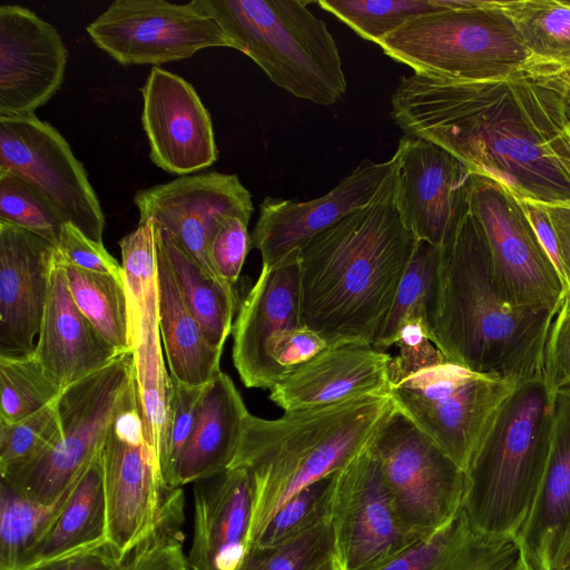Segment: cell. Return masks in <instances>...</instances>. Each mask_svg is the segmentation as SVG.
Here are the masks:
<instances>
[{
    "label": "cell",
    "instance_id": "d6a6232c",
    "mask_svg": "<svg viewBox=\"0 0 570 570\" xmlns=\"http://www.w3.org/2000/svg\"><path fill=\"white\" fill-rule=\"evenodd\" d=\"M58 262L65 269L69 291L81 313L120 354L132 353L134 335L125 275L97 273Z\"/></svg>",
    "mask_w": 570,
    "mask_h": 570
},
{
    "label": "cell",
    "instance_id": "484cf974",
    "mask_svg": "<svg viewBox=\"0 0 570 570\" xmlns=\"http://www.w3.org/2000/svg\"><path fill=\"white\" fill-rule=\"evenodd\" d=\"M33 353L63 389L121 355L78 308L57 258Z\"/></svg>",
    "mask_w": 570,
    "mask_h": 570
},
{
    "label": "cell",
    "instance_id": "816d5d0a",
    "mask_svg": "<svg viewBox=\"0 0 570 570\" xmlns=\"http://www.w3.org/2000/svg\"><path fill=\"white\" fill-rule=\"evenodd\" d=\"M124 562L105 543L17 570H122Z\"/></svg>",
    "mask_w": 570,
    "mask_h": 570
},
{
    "label": "cell",
    "instance_id": "7bdbcfd3",
    "mask_svg": "<svg viewBox=\"0 0 570 570\" xmlns=\"http://www.w3.org/2000/svg\"><path fill=\"white\" fill-rule=\"evenodd\" d=\"M59 435L56 401L18 422L0 424V471L33 459Z\"/></svg>",
    "mask_w": 570,
    "mask_h": 570
},
{
    "label": "cell",
    "instance_id": "f907efd6",
    "mask_svg": "<svg viewBox=\"0 0 570 570\" xmlns=\"http://www.w3.org/2000/svg\"><path fill=\"white\" fill-rule=\"evenodd\" d=\"M328 346L326 340L312 328L299 325L278 335L269 345L274 365L284 374L304 364Z\"/></svg>",
    "mask_w": 570,
    "mask_h": 570
},
{
    "label": "cell",
    "instance_id": "603a6c76",
    "mask_svg": "<svg viewBox=\"0 0 570 570\" xmlns=\"http://www.w3.org/2000/svg\"><path fill=\"white\" fill-rule=\"evenodd\" d=\"M56 245L0 220V355L35 352Z\"/></svg>",
    "mask_w": 570,
    "mask_h": 570
},
{
    "label": "cell",
    "instance_id": "7402d4cb",
    "mask_svg": "<svg viewBox=\"0 0 570 570\" xmlns=\"http://www.w3.org/2000/svg\"><path fill=\"white\" fill-rule=\"evenodd\" d=\"M299 253L262 266L233 324V363L246 387L271 390L283 375L268 350L278 335L302 325Z\"/></svg>",
    "mask_w": 570,
    "mask_h": 570
},
{
    "label": "cell",
    "instance_id": "c3c4849f",
    "mask_svg": "<svg viewBox=\"0 0 570 570\" xmlns=\"http://www.w3.org/2000/svg\"><path fill=\"white\" fill-rule=\"evenodd\" d=\"M248 220L229 217L217 229L209 243V259L217 276L235 287L252 246Z\"/></svg>",
    "mask_w": 570,
    "mask_h": 570
},
{
    "label": "cell",
    "instance_id": "7c38bea8",
    "mask_svg": "<svg viewBox=\"0 0 570 570\" xmlns=\"http://www.w3.org/2000/svg\"><path fill=\"white\" fill-rule=\"evenodd\" d=\"M119 246L134 335V382L145 438L161 472L171 425L174 383L164 360L159 330L154 223H139L119 240Z\"/></svg>",
    "mask_w": 570,
    "mask_h": 570
},
{
    "label": "cell",
    "instance_id": "277c9868",
    "mask_svg": "<svg viewBox=\"0 0 570 570\" xmlns=\"http://www.w3.org/2000/svg\"><path fill=\"white\" fill-rule=\"evenodd\" d=\"M394 410L390 395L380 394L284 411L273 420L248 413L229 468H245L253 481L249 549L294 494L368 449Z\"/></svg>",
    "mask_w": 570,
    "mask_h": 570
},
{
    "label": "cell",
    "instance_id": "60d3db41",
    "mask_svg": "<svg viewBox=\"0 0 570 570\" xmlns=\"http://www.w3.org/2000/svg\"><path fill=\"white\" fill-rule=\"evenodd\" d=\"M334 557L330 521L268 548H250L239 570H316Z\"/></svg>",
    "mask_w": 570,
    "mask_h": 570
},
{
    "label": "cell",
    "instance_id": "1f68e13d",
    "mask_svg": "<svg viewBox=\"0 0 570 570\" xmlns=\"http://www.w3.org/2000/svg\"><path fill=\"white\" fill-rule=\"evenodd\" d=\"M155 239L167 255L185 301L206 338L214 347L223 351L234 324L237 303L235 287L209 276L180 246L156 227Z\"/></svg>",
    "mask_w": 570,
    "mask_h": 570
},
{
    "label": "cell",
    "instance_id": "4fadbf2b",
    "mask_svg": "<svg viewBox=\"0 0 570 570\" xmlns=\"http://www.w3.org/2000/svg\"><path fill=\"white\" fill-rule=\"evenodd\" d=\"M95 45L120 65L179 61L232 43L198 0H116L86 28Z\"/></svg>",
    "mask_w": 570,
    "mask_h": 570
},
{
    "label": "cell",
    "instance_id": "681fc988",
    "mask_svg": "<svg viewBox=\"0 0 570 570\" xmlns=\"http://www.w3.org/2000/svg\"><path fill=\"white\" fill-rule=\"evenodd\" d=\"M56 248L57 259L65 264L97 273L124 275L121 264L102 243L90 239L70 223L63 224Z\"/></svg>",
    "mask_w": 570,
    "mask_h": 570
},
{
    "label": "cell",
    "instance_id": "f1b7e54d",
    "mask_svg": "<svg viewBox=\"0 0 570 570\" xmlns=\"http://www.w3.org/2000/svg\"><path fill=\"white\" fill-rule=\"evenodd\" d=\"M157 249V303L163 348L173 380L204 386L220 372L223 351L206 338L164 249Z\"/></svg>",
    "mask_w": 570,
    "mask_h": 570
},
{
    "label": "cell",
    "instance_id": "6da1fadb",
    "mask_svg": "<svg viewBox=\"0 0 570 570\" xmlns=\"http://www.w3.org/2000/svg\"><path fill=\"white\" fill-rule=\"evenodd\" d=\"M391 117L517 198L570 204V83L563 73L450 81L401 76Z\"/></svg>",
    "mask_w": 570,
    "mask_h": 570
},
{
    "label": "cell",
    "instance_id": "30bf717a",
    "mask_svg": "<svg viewBox=\"0 0 570 570\" xmlns=\"http://www.w3.org/2000/svg\"><path fill=\"white\" fill-rule=\"evenodd\" d=\"M107 543L122 561L156 529L169 498L146 441L135 382L127 389L102 448Z\"/></svg>",
    "mask_w": 570,
    "mask_h": 570
},
{
    "label": "cell",
    "instance_id": "ba28073f",
    "mask_svg": "<svg viewBox=\"0 0 570 570\" xmlns=\"http://www.w3.org/2000/svg\"><path fill=\"white\" fill-rule=\"evenodd\" d=\"M134 380L132 353L65 387L56 400L59 438L33 459L1 472V480L42 503L58 501L101 451L108 428Z\"/></svg>",
    "mask_w": 570,
    "mask_h": 570
},
{
    "label": "cell",
    "instance_id": "7dc6e473",
    "mask_svg": "<svg viewBox=\"0 0 570 570\" xmlns=\"http://www.w3.org/2000/svg\"><path fill=\"white\" fill-rule=\"evenodd\" d=\"M173 383L171 425L166 458L160 472L163 484L168 490L178 488L176 485L178 460L194 429L204 387L188 386L175 380H173Z\"/></svg>",
    "mask_w": 570,
    "mask_h": 570
},
{
    "label": "cell",
    "instance_id": "b9f144b4",
    "mask_svg": "<svg viewBox=\"0 0 570 570\" xmlns=\"http://www.w3.org/2000/svg\"><path fill=\"white\" fill-rule=\"evenodd\" d=\"M0 220L33 232L57 245L63 219L28 183L0 173Z\"/></svg>",
    "mask_w": 570,
    "mask_h": 570
},
{
    "label": "cell",
    "instance_id": "9f6ffc18",
    "mask_svg": "<svg viewBox=\"0 0 570 570\" xmlns=\"http://www.w3.org/2000/svg\"><path fill=\"white\" fill-rule=\"evenodd\" d=\"M554 570H570V559Z\"/></svg>",
    "mask_w": 570,
    "mask_h": 570
},
{
    "label": "cell",
    "instance_id": "f35d334b",
    "mask_svg": "<svg viewBox=\"0 0 570 570\" xmlns=\"http://www.w3.org/2000/svg\"><path fill=\"white\" fill-rule=\"evenodd\" d=\"M336 472L294 494L267 523L250 548H268L292 540L330 521Z\"/></svg>",
    "mask_w": 570,
    "mask_h": 570
},
{
    "label": "cell",
    "instance_id": "8992f818",
    "mask_svg": "<svg viewBox=\"0 0 570 570\" xmlns=\"http://www.w3.org/2000/svg\"><path fill=\"white\" fill-rule=\"evenodd\" d=\"M232 48L296 98L332 106L346 92L336 42L306 0H198Z\"/></svg>",
    "mask_w": 570,
    "mask_h": 570
},
{
    "label": "cell",
    "instance_id": "74e56055",
    "mask_svg": "<svg viewBox=\"0 0 570 570\" xmlns=\"http://www.w3.org/2000/svg\"><path fill=\"white\" fill-rule=\"evenodd\" d=\"M0 424H10L53 403L63 387L31 353L0 355Z\"/></svg>",
    "mask_w": 570,
    "mask_h": 570
},
{
    "label": "cell",
    "instance_id": "44dd1931",
    "mask_svg": "<svg viewBox=\"0 0 570 570\" xmlns=\"http://www.w3.org/2000/svg\"><path fill=\"white\" fill-rule=\"evenodd\" d=\"M68 50L57 31L30 9L0 7V116H29L60 89Z\"/></svg>",
    "mask_w": 570,
    "mask_h": 570
},
{
    "label": "cell",
    "instance_id": "ffe728a7",
    "mask_svg": "<svg viewBox=\"0 0 570 570\" xmlns=\"http://www.w3.org/2000/svg\"><path fill=\"white\" fill-rule=\"evenodd\" d=\"M140 91L142 128L157 167L180 177L216 163L210 114L187 80L154 66Z\"/></svg>",
    "mask_w": 570,
    "mask_h": 570
},
{
    "label": "cell",
    "instance_id": "9c48e42d",
    "mask_svg": "<svg viewBox=\"0 0 570 570\" xmlns=\"http://www.w3.org/2000/svg\"><path fill=\"white\" fill-rule=\"evenodd\" d=\"M517 385L446 361L391 383L389 395L396 410L465 471Z\"/></svg>",
    "mask_w": 570,
    "mask_h": 570
},
{
    "label": "cell",
    "instance_id": "f6af8a7d",
    "mask_svg": "<svg viewBox=\"0 0 570 570\" xmlns=\"http://www.w3.org/2000/svg\"><path fill=\"white\" fill-rule=\"evenodd\" d=\"M541 379L547 390L570 391V292L551 312L541 362Z\"/></svg>",
    "mask_w": 570,
    "mask_h": 570
},
{
    "label": "cell",
    "instance_id": "ac0fdd59",
    "mask_svg": "<svg viewBox=\"0 0 570 570\" xmlns=\"http://www.w3.org/2000/svg\"><path fill=\"white\" fill-rule=\"evenodd\" d=\"M392 158L402 219L417 240L443 248L470 209V169L439 145L409 135Z\"/></svg>",
    "mask_w": 570,
    "mask_h": 570
},
{
    "label": "cell",
    "instance_id": "cb8c5ba5",
    "mask_svg": "<svg viewBox=\"0 0 570 570\" xmlns=\"http://www.w3.org/2000/svg\"><path fill=\"white\" fill-rule=\"evenodd\" d=\"M392 356L372 345H328L316 356L284 373L269 400L284 411L389 394Z\"/></svg>",
    "mask_w": 570,
    "mask_h": 570
},
{
    "label": "cell",
    "instance_id": "9a60e30c",
    "mask_svg": "<svg viewBox=\"0 0 570 570\" xmlns=\"http://www.w3.org/2000/svg\"><path fill=\"white\" fill-rule=\"evenodd\" d=\"M469 203L508 297L524 308L552 312L566 291L517 197L499 181L471 173Z\"/></svg>",
    "mask_w": 570,
    "mask_h": 570
},
{
    "label": "cell",
    "instance_id": "6f0895ef",
    "mask_svg": "<svg viewBox=\"0 0 570 570\" xmlns=\"http://www.w3.org/2000/svg\"><path fill=\"white\" fill-rule=\"evenodd\" d=\"M563 78L570 83V70L563 73Z\"/></svg>",
    "mask_w": 570,
    "mask_h": 570
},
{
    "label": "cell",
    "instance_id": "e575fe53",
    "mask_svg": "<svg viewBox=\"0 0 570 570\" xmlns=\"http://www.w3.org/2000/svg\"><path fill=\"white\" fill-rule=\"evenodd\" d=\"M69 490L58 501L42 503L1 480L0 570L20 568L26 556L49 528Z\"/></svg>",
    "mask_w": 570,
    "mask_h": 570
},
{
    "label": "cell",
    "instance_id": "ab89813d",
    "mask_svg": "<svg viewBox=\"0 0 570 570\" xmlns=\"http://www.w3.org/2000/svg\"><path fill=\"white\" fill-rule=\"evenodd\" d=\"M183 508L179 489L169 499L154 532L127 557L122 570H189L183 546Z\"/></svg>",
    "mask_w": 570,
    "mask_h": 570
},
{
    "label": "cell",
    "instance_id": "e0dca14e",
    "mask_svg": "<svg viewBox=\"0 0 570 570\" xmlns=\"http://www.w3.org/2000/svg\"><path fill=\"white\" fill-rule=\"evenodd\" d=\"M139 223L150 219L209 276L219 278L209 259V243L229 217L249 222L252 195L235 174L207 171L139 189L134 196ZM220 279V278H219Z\"/></svg>",
    "mask_w": 570,
    "mask_h": 570
},
{
    "label": "cell",
    "instance_id": "4316f807",
    "mask_svg": "<svg viewBox=\"0 0 570 570\" xmlns=\"http://www.w3.org/2000/svg\"><path fill=\"white\" fill-rule=\"evenodd\" d=\"M570 531V391L554 395L550 454L539 491L515 541L534 570H552Z\"/></svg>",
    "mask_w": 570,
    "mask_h": 570
},
{
    "label": "cell",
    "instance_id": "ee69618b",
    "mask_svg": "<svg viewBox=\"0 0 570 570\" xmlns=\"http://www.w3.org/2000/svg\"><path fill=\"white\" fill-rule=\"evenodd\" d=\"M552 262L566 292H570V204L517 198Z\"/></svg>",
    "mask_w": 570,
    "mask_h": 570
},
{
    "label": "cell",
    "instance_id": "52a82bcc",
    "mask_svg": "<svg viewBox=\"0 0 570 570\" xmlns=\"http://www.w3.org/2000/svg\"><path fill=\"white\" fill-rule=\"evenodd\" d=\"M376 45L414 75L439 80L564 73L527 49L499 1L455 0L449 9L405 22Z\"/></svg>",
    "mask_w": 570,
    "mask_h": 570
},
{
    "label": "cell",
    "instance_id": "5b68a950",
    "mask_svg": "<svg viewBox=\"0 0 570 570\" xmlns=\"http://www.w3.org/2000/svg\"><path fill=\"white\" fill-rule=\"evenodd\" d=\"M554 395L541 377L518 383L465 470L462 508L475 532L517 539L539 491Z\"/></svg>",
    "mask_w": 570,
    "mask_h": 570
},
{
    "label": "cell",
    "instance_id": "f5cc1de1",
    "mask_svg": "<svg viewBox=\"0 0 570 570\" xmlns=\"http://www.w3.org/2000/svg\"><path fill=\"white\" fill-rule=\"evenodd\" d=\"M569 559H570V531H569L567 539L559 552V556L557 558L556 564L552 570L557 569L558 567H560L561 564L567 562Z\"/></svg>",
    "mask_w": 570,
    "mask_h": 570
},
{
    "label": "cell",
    "instance_id": "bcb514c9",
    "mask_svg": "<svg viewBox=\"0 0 570 570\" xmlns=\"http://www.w3.org/2000/svg\"><path fill=\"white\" fill-rule=\"evenodd\" d=\"M394 345L399 355L390 363L391 383L448 361L432 342L426 321L420 316H410L402 322Z\"/></svg>",
    "mask_w": 570,
    "mask_h": 570
},
{
    "label": "cell",
    "instance_id": "8fae6325",
    "mask_svg": "<svg viewBox=\"0 0 570 570\" xmlns=\"http://www.w3.org/2000/svg\"><path fill=\"white\" fill-rule=\"evenodd\" d=\"M368 449L402 524L412 534H432L461 509L465 471L399 410L391 413Z\"/></svg>",
    "mask_w": 570,
    "mask_h": 570
},
{
    "label": "cell",
    "instance_id": "f546056e",
    "mask_svg": "<svg viewBox=\"0 0 570 570\" xmlns=\"http://www.w3.org/2000/svg\"><path fill=\"white\" fill-rule=\"evenodd\" d=\"M518 556L514 539L475 532L461 507L445 525L376 570H504Z\"/></svg>",
    "mask_w": 570,
    "mask_h": 570
},
{
    "label": "cell",
    "instance_id": "d590c367",
    "mask_svg": "<svg viewBox=\"0 0 570 570\" xmlns=\"http://www.w3.org/2000/svg\"><path fill=\"white\" fill-rule=\"evenodd\" d=\"M441 255V247L417 240L374 348L385 352L394 345L400 325L410 316H420L428 323L438 294Z\"/></svg>",
    "mask_w": 570,
    "mask_h": 570
},
{
    "label": "cell",
    "instance_id": "2e32d148",
    "mask_svg": "<svg viewBox=\"0 0 570 570\" xmlns=\"http://www.w3.org/2000/svg\"><path fill=\"white\" fill-rule=\"evenodd\" d=\"M330 523L341 570H376L421 539L402 524L370 449L336 472Z\"/></svg>",
    "mask_w": 570,
    "mask_h": 570
},
{
    "label": "cell",
    "instance_id": "11a10c76",
    "mask_svg": "<svg viewBox=\"0 0 570 570\" xmlns=\"http://www.w3.org/2000/svg\"><path fill=\"white\" fill-rule=\"evenodd\" d=\"M316 570H341V568H340L335 557H332Z\"/></svg>",
    "mask_w": 570,
    "mask_h": 570
},
{
    "label": "cell",
    "instance_id": "4dcf8cb0",
    "mask_svg": "<svg viewBox=\"0 0 570 570\" xmlns=\"http://www.w3.org/2000/svg\"><path fill=\"white\" fill-rule=\"evenodd\" d=\"M105 543L106 507L100 451L72 483L49 528L20 568Z\"/></svg>",
    "mask_w": 570,
    "mask_h": 570
},
{
    "label": "cell",
    "instance_id": "db71d44e",
    "mask_svg": "<svg viewBox=\"0 0 570 570\" xmlns=\"http://www.w3.org/2000/svg\"><path fill=\"white\" fill-rule=\"evenodd\" d=\"M504 570H534L527 560L519 553L518 558Z\"/></svg>",
    "mask_w": 570,
    "mask_h": 570
},
{
    "label": "cell",
    "instance_id": "7a4b0ae2",
    "mask_svg": "<svg viewBox=\"0 0 570 570\" xmlns=\"http://www.w3.org/2000/svg\"><path fill=\"white\" fill-rule=\"evenodd\" d=\"M416 244L396 205L393 171L371 203L301 250L302 325L328 345L373 346Z\"/></svg>",
    "mask_w": 570,
    "mask_h": 570
},
{
    "label": "cell",
    "instance_id": "8d00e7d4",
    "mask_svg": "<svg viewBox=\"0 0 570 570\" xmlns=\"http://www.w3.org/2000/svg\"><path fill=\"white\" fill-rule=\"evenodd\" d=\"M316 3L362 39L377 43L405 22L449 9L455 0H320Z\"/></svg>",
    "mask_w": 570,
    "mask_h": 570
},
{
    "label": "cell",
    "instance_id": "83f0119b",
    "mask_svg": "<svg viewBox=\"0 0 570 570\" xmlns=\"http://www.w3.org/2000/svg\"><path fill=\"white\" fill-rule=\"evenodd\" d=\"M248 413L233 380L223 371L204 385L194 429L178 460V488L229 469Z\"/></svg>",
    "mask_w": 570,
    "mask_h": 570
},
{
    "label": "cell",
    "instance_id": "d6986e66",
    "mask_svg": "<svg viewBox=\"0 0 570 570\" xmlns=\"http://www.w3.org/2000/svg\"><path fill=\"white\" fill-rule=\"evenodd\" d=\"M393 158L362 160L327 194L307 202L266 197L252 234L262 266H276L299 253L316 235L350 213L366 206L393 174Z\"/></svg>",
    "mask_w": 570,
    "mask_h": 570
},
{
    "label": "cell",
    "instance_id": "3957f363",
    "mask_svg": "<svg viewBox=\"0 0 570 570\" xmlns=\"http://www.w3.org/2000/svg\"><path fill=\"white\" fill-rule=\"evenodd\" d=\"M550 316L508 297L470 208L442 248L438 294L428 320L432 342L450 362L520 383L541 377Z\"/></svg>",
    "mask_w": 570,
    "mask_h": 570
},
{
    "label": "cell",
    "instance_id": "836d02e7",
    "mask_svg": "<svg viewBox=\"0 0 570 570\" xmlns=\"http://www.w3.org/2000/svg\"><path fill=\"white\" fill-rule=\"evenodd\" d=\"M499 3L535 58L563 72L570 70V0Z\"/></svg>",
    "mask_w": 570,
    "mask_h": 570
},
{
    "label": "cell",
    "instance_id": "d4e9b609",
    "mask_svg": "<svg viewBox=\"0 0 570 570\" xmlns=\"http://www.w3.org/2000/svg\"><path fill=\"white\" fill-rule=\"evenodd\" d=\"M189 570H239L249 551L253 481L242 466L195 482Z\"/></svg>",
    "mask_w": 570,
    "mask_h": 570
},
{
    "label": "cell",
    "instance_id": "5bb4252c",
    "mask_svg": "<svg viewBox=\"0 0 570 570\" xmlns=\"http://www.w3.org/2000/svg\"><path fill=\"white\" fill-rule=\"evenodd\" d=\"M0 173L20 177L90 239L102 243L105 215L82 164L49 122L0 116Z\"/></svg>",
    "mask_w": 570,
    "mask_h": 570
}]
</instances>
